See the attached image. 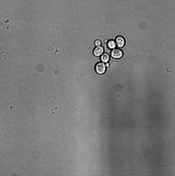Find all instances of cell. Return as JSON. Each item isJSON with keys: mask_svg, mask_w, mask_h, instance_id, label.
Wrapping results in <instances>:
<instances>
[{"mask_svg": "<svg viewBox=\"0 0 175 176\" xmlns=\"http://www.w3.org/2000/svg\"><path fill=\"white\" fill-rule=\"evenodd\" d=\"M116 43L119 48L123 47L125 44V41L123 37L121 36H119L116 39Z\"/></svg>", "mask_w": 175, "mask_h": 176, "instance_id": "3957f363", "label": "cell"}, {"mask_svg": "<svg viewBox=\"0 0 175 176\" xmlns=\"http://www.w3.org/2000/svg\"><path fill=\"white\" fill-rule=\"evenodd\" d=\"M103 52V48L102 47L98 46L95 48L93 51V53L94 56L99 57L102 55Z\"/></svg>", "mask_w": 175, "mask_h": 176, "instance_id": "277c9868", "label": "cell"}, {"mask_svg": "<svg viewBox=\"0 0 175 176\" xmlns=\"http://www.w3.org/2000/svg\"><path fill=\"white\" fill-rule=\"evenodd\" d=\"M106 66L107 67H108L109 66V64L108 63H107L106 65Z\"/></svg>", "mask_w": 175, "mask_h": 176, "instance_id": "ba28073f", "label": "cell"}, {"mask_svg": "<svg viewBox=\"0 0 175 176\" xmlns=\"http://www.w3.org/2000/svg\"><path fill=\"white\" fill-rule=\"evenodd\" d=\"M101 60L103 63L108 62L110 60L109 54L106 53L103 54L101 56Z\"/></svg>", "mask_w": 175, "mask_h": 176, "instance_id": "5b68a950", "label": "cell"}, {"mask_svg": "<svg viewBox=\"0 0 175 176\" xmlns=\"http://www.w3.org/2000/svg\"><path fill=\"white\" fill-rule=\"evenodd\" d=\"M116 42L113 40L110 41L108 43V47L111 49H114L116 47Z\"/></svg>", "mask_w": 175, "mask_h": 176, "instance_id": "8992f818", "label": "cell"}, {"mask_svg": "<svg viewBox=\"0 0 175 176\" xmlns=\"http://www.w3.org/2000/svg\"><path fill=\"white\" fill-rule=\"evenodd\" d=\"M122 52L119 49H113L111 52V55L113 58L116 59L121 58L123 56Z\"/></svg>", "mask_w": 175, "mask_h": 176, "instance_id": "7a4b0ae2", "label": "cell"}, {"mask_svg": "<svg viewBox=\"0 0 175 176\" xmlns=\"http://www.w3.org/2000/svg\"><path fill=\"white\" fill-rule=\"evenodd\" d=\"M106 65L103 62L98 63L95 67V71L99 75L105 73L106 69Z\"/></svg>", "mask_w": 175, "mask_h": 176, "instance_id": "6da1fadb", "label": "cell"}, {"mask_svg": "<svg viewBox=\"0 0 175 176\" xmlns=\"http://www.w3.org/2000/svg\"><path fill=\"white\" fill-rule=\"evenodd\" d=\"M94 44L97 47L100 46L101 44H102V42L100 40L97 39V40L95 41Z\"/></svg>", "mask_w": 175, "mask_h": 176, "instance_id": "52a82bcc", "label": "cell"}]
</instances>
